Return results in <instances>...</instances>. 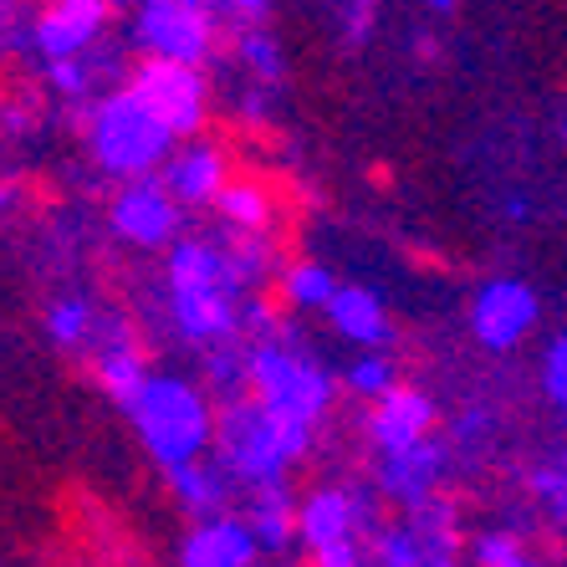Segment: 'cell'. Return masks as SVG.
<instances>
[{
  "mask_svg": "<svg viewBox=\"0 0 567 567\" xmlns=\"http://www.w3.org/2000/svg\"><path fill=\"white\" fill-rule=\"evenodd\" d=\"M266 266H271V251H266L261 236H240L236 251H225V277H230V291L251 287V281L266 277Z\"/></svg>",
  "mask_w": 567,
  "mask_h": 567,
  "instance_id": "603a6c76",
  "label": "cell"
},
{
  "mask_svg": "<svg viewBox=\"0 0 567 567\" xmlns=\"http://www.w3.org/2000/svg\"><path fill=\"white\" fill-rule=\"evenodd\" d=\"M215 205H220V215L236 225L240 236H261L266 220H271V199H266V189L251 185V179H230Z\"/></svg>",
  "mask_w": 567,
  "mask_h": 567,
  "instance_id": "44dd1931",
  "label": "cell"
},
{
  "mask_svg": "<svg viewBox=\"0 0 567 567\" xmlns=\"http://www.w3.org/2000/svg\"><path fill=\"white\" fill-rule=\"evenodd\" d=\"M506 215H512V220H527L532 205H527V199H506Z\"/></svg>",
  "mask_w": 567,
  "mask_h": 567,
  "instance_id": "e575fe53",
  "label": "cell"
},
{
  "mask_svg": "<svg viewBox=\"0 0 567 567\" xmlns=\"http://www.w3.org/2000/svg\"><path fill=\"white\" fill-rule=\"evenodd\" d=\"M47 78H52V87L62 97H82V93H87V66H82V56H78V62H52V66H47Z\"/></svg>",
  "mask_w": 567,
  "mask_h": 567,
  "instance_id": "1f68e13d",
  "label": "cell"
},
{
  "mask_svg": "<svg viewBox=\"0 0 567 567\" xmlns=\"http://www.w3.org/2000/svg\"><path fill=\"white\" fill-rule=\"evenodd\" d=\"M440 471H445V445L440 440H424V445L404 450V455H383V491L389 496H399L404 506H414L420 512L424 502H430V491H435Z\"/></svg>",
  "mask_w": 567,
  "mask_h": 567,
  "instance_id": "9a60e30c",
  "label": "cell"
},
{
  "mask_svg": "<svg viewBox=\"0 0 567 567\" xmlns=\"http://www.w3.org/2000/svg\"><path fill=\"white\" fill-rule=\"evenodd\" d=\"M343 16H348V37H353V41L369 37V27H373V6H343Z\"/></svg>",
  "mask_w": 567,
  "mask_h": 567,
  "instance_id": "d6a6232c",
  "label": "cell"
},
{
  "mask_svg": "<svg viewBox=\"0 0 567 567\" xmlns=\"http://www.w3.org/2000/svg\"><path fill=\"white\" fill-rule=\"evenodd\" d=\"M379 563L383 567H420V537L410 527H394L379 537Z\"/></svg>",
  "mask_w": 567,
  "mask_h": 567,
  "instance_id": "83f0119b",
  "label": "cell"
},
{
  "mask_svg": "<svg viewBox=\"0 0 567 567\" xmlns=\"http://www.w3.org/2000/svg\"><path fill=\"white\" fill-rule=\"evenodd\" d=\"M563 138H567V118H563Z\"/></svg>",
  "mask_w": 567,
  "mask_h": 567,
  "instance_id": "8d00e7d4",
  "label": "cell"
},
{
  "mask_svg": "<svg viewBox=\"0 0 567 567\" xmlns=\"http://www.w3.org/2000/svg\"><path fill=\"white\" fill-rule=\"evenodd\" d=\"M358 522H363V512H358V496H348V491H317L297 512V532H302L312 557L358 547Z\"/></svg>",
  "mask_w": 567,
  "mask_h": 567,
  "instance_id": "8fae6325",
  "label": "cell"
},
{
  "mask_svg": "<svg viewBox=\"0 0 567 567\" xmlns=\"http://www.w3.org/2000/svg\"><path fill=\"white\" fill-rule=\"evenodd\" d=\"M542 383H547V394H553V404L563 410V424H567V338H553L547 363H542Z\"/></svg>",
  "mask_w": 567,
  "mask_h": 567,
  "instance_id": "f1b7e54d",
  "label": "cell"
},
{
  "mask_svg": "<svg viewBox=\"0 0 567 567\" xmlns=\"http://www.w3.org/2000/svg\"><path fill=\"white\" fill-rule=\"evenodd\" d=\"M532 491H537L542 506H547L557 522H567V471H537L532 475Z\"/></svg>",
  "mask_w": 567,
  "mask_h": 567,
  "instance_id": "4dcf8cb0",
  "label": "cell"
},
{
  "mask_svg": "<svg viewBox=\"0 0 567 567\" xmlns=\"http://www.w3.org/2000/svg\"><path fill=\"white\" fill-rule=\"evenodd\" d=\"M491 424V414L486 410H471V414H461V420H455V440H475L481 435V430H486Z\"/></svg>",
  "mask_w": 567,
  "mask_h": 567,
  "instance_id": "836d02e7",
  "label": "cell"
},
{
  "mask_svg": "<svg viewBox=\"0 0 567 567\" xmlns=\"http://www.w3.org/2000/svg\"><path fill=\"white\" fill-rule=\"evenodd\" d=\"M281 287H287V302L291 307H328L332 297H338V281H332L322 266H312V261L291 266L287 277H281Z\"/></svg>",
  "mask_w": 567,
  "mask_h": 567,
  "instance_id": "7402d4cb",
  "label": "cell"
},
{
  "mask_svg": "<svg viewBox=\"0 0 567 567\" xmlns=\"http://www.w3.org/2000/svg\"><path fill=\"white\" fill-rule=\"evenodd\" d=\"M256 537L246 522H236V516H215V522H205V527H195L185 537V547H179V563L185 567H251L256 563Z\"/></svg>",
  "mask_w": 567,
  "mask_h": 567,
  "instance_id": "7c38bea8",
  "label": "cell"
},
{
  "mask_svg": "<svg viewBox=\"0 0 567 567\" xmlns=\"http://www.w3.org/2000/svg\"><path fill=\"white\" fill-rule=\"evenodd\" d=\"M11 199H16V185H0V210H6Z\"/></svg>",
  "mask_w": 567,
  "mask_h": 567,
  "instance_id": "d590c367",
  "label": "cell"
},
{
  "mask_svg": "<svg viewBox=\"0 0 567 567\" xmlns=\"http://www.w3.org/2000/svg\"><path fill=\"white\" fill-rule=\"evenodd\" d=\"M169 287L174 291L230 287V277H225V251L205 246V240H179V246H169Z\"/></svg>",
  "mask_w": 567,
  "mask_h": 567,
  "instance_id": "ac0fdd59",
  "label": "cell"
},
{
  "mask_svg": "<svg viewBox=\"0 0 567 567\" xmlns=\"http://www.w3.org/2000/svg\"><path fill=\"white\" fill-rule=\"evenodd\" d=\"M225 154L215 144H189L164 164V189L185 205H215L225 195Z\"/></svg>",
  "mask_w": 567,
  "mask_h": 567,
  "instance_id": "4fadbf2b",
  "label": "cell"
},
{
  "mask_svg": "<svg viewBox=\"0 0 567 567\" xmlns=\"http://www.w3.org/2000/svg\"><path fill=\"white\" fill-rule=\"evenodd\" d=\"M133 37L148 47L154 62L195 66L210 56L215 47V11L205 0H148L133 16Z\"/></svg>",
  "mask_w": 567,
  "mask_h": 567,
  "instance_id": "5b68a950",
  "label": "cell"
},
{
  "mask_svg": "<svg viewBox=\"0 0 567 567\" xmlns=\"http://www.w3.org/2000/svg\"><path fill=\"white\" fill-rule=\"evenodd\" d=\"M430 430H435V399L424 394V389H394L369 414V435L383 455H404V450L424 445Z\"/></svg>",
  "mask_w": 567,
  "mask_h": 567,
  "instance_id": "30bf717a",
  "label": "cell"
},
{
  "mask_svg": "<svg viewBox=\"0 0 567 567\" xmlns=\"http://www.w3.org/2000/svg\"><path fill=\"white\" fill-rule=\"evenodd\" d=\"M113 230H118L123 240H133V246H164V240H174V230H179V205H174V195L164 185L138 179V185H128L118 195V205H113Z\"/></svg>",
  "mask_w": 567,
  "mask_h": 567,
  "instance_id": "ba28073f",
  "label": "cell"
},
{
  "mask_svg": "<svg viewBox=\"0 0 567 567\" xmlns=\"http://www.w3.org/2000/svg\"><path fill=\"white\" fill-rule=\"evenodd\" d=\"M97 379H103V389H107L113 399H118L123 410H133V399L144 394L154 373L144 369V358L133 353L128 343H118V348H107V353L97 358Z\"/></svg>",
  "mask_w": 567,
  "mask_h": 567,
  "instance_id": "ffe728a7",
  "label": "cell"
},
{
  "mask_svg": "<svg viewBox=\"0 0 567 567\" xmlns=\"http://www.w3.org/2000/svg\"><path fill=\"white\" fill-rule=\"evenodd\" d=\"M215 445H220L225 475H240L251 491L281 486V475L291 465L277 414L266 410L261 399H230L215 420Z\"/></svg>",
  "mask_w": 567,
  "mask_h": 567,
  "instance_id": "277c9868",
  "label": "cell"
},
{
  "mask_svg": "<svg viewBox=\"0 0 567 567\" xmlns=\"http://www.w3.org/2000/svg\"><path fill=\"white\" fill-rule=\"evenodd\" d=\"M532 322H537V291H532L527 281L496 277V281H486V287L475 291L471 328L491 353H512V348L532 332Z\"/></svg>",
  "mask_w": 567,
  "mask_h": 567,
  "instance_id": "52a82bcc",
  "label": "cell"
},
{
  "mask_svg": "<svg viewBox=\"0 0 567 567\" xmlns=\"http://www.w3.org/2000/svg\"><path fill=\"white\" fill-rule=\"evenodd\" d=\"M246 527H251L261 553H281L291 542V532H297V512H291V502H287V486L251 491V516H246Z\"/></svg>",
  "mask_w": 567,
  "mask_h": 567,
  "instance_id": "d6986e66",
  "label": "cell"
},
{
  "mask_svg": "<svg viewBox=\"0 0 567 567\" xmlns=\"http://www.w3.org/2000/svg\"><path fill=\"white\" fill-rule=\"evenodd\" d=\"M169 486H174V496H179V506H185L189 516H205V522H215V516L225 512V496H230L225 465H205V461L169 471Z\"/></svg>",
  "mask_w": 567,
  "mask_h": 567,
  "instance_id": "e0dca14e",
  "label": "cell"
},
{
  "mask_svg": "<svg viewBox=\"0 0 567 567\" xmlns=\"http://www.w3.org/2000/svg\"><path fill=\"white\" fill-rule=\"evenodd\" d=\"M128 420L164 471L195 465L199 455H205V445L215 440L210 404L199 399L195 383L174 379V373H154V379H148V389L133 399Z\"/></svg>",
  "mask_w": 567,
  "mask_h": 567,
  "instance_id": "7a4b0ae2",
  "label": "cell"
},
{
  "mask_svg": "<svg viewBox=\"0 0 567 567\" xmlns=\"http://www.w3.org/2000/svg\"><path fill=\"white\" fill-rule=\"evenodd\" d=\"M328 317H332V328L358 348L389 343V312H383V302L369 287H338V297L328 302Z\"/></svg>",
  "mask_w": 567,
  "mask_h": 567,
  "instance_id": "2e32d148",
  "label": "cell"
},
{
  "mask_svg": "<svg viewBox=\"0 0 567 567\" xmlns=\"http://www.w3.org/2000/svg\"><path fill=\"white\" fill-rule=\"evenodd\" d=\"M169 307H174V322H179V332H185L189 343H225L240 322V307H236V291L230 287L174 291Z\"/></svg>",
  "mask_w": 567,
  "mask_h": 567,
  "instance_id": "5bb4252c",
  "label": "cell"
},
{
  "mask_svg": "<svg viewBox=\"0 0 567 567\" xmlns=\"http://www.w3.org/2000/svg\"><path fill=\"white\" fill-rule=\"evenodd\" d=\"M210 11H215V21H230V27H240V31H261L256 21H266L271 6H266V0H215Z\"/></svg>",
  "mask_w": 567,
  "mask_h": 567,
  "instance_id": "f546056e",
  "label": "cell"
},
{
  "mask_svg": "<svg viewBox=\"0 0 567 567\" xmlns=\"http://www.w3.org/2000/svg\"><path fill=\"white\" fill-rule=\"evenodd\" d=\"M107 16H113L107 0H56L37 21V47L52 56V62H78V52L93 47Z\"/></svg>",
  "mask_w": 567,
  "mask_h": 567,
  "instance_id": "9c48e42d",
  "label": "cell"
},
{
  "mask_svg": "<svg viewBox=\"0 0 567 567\" xmlns=\"http://www.w3.org/2000/svg\"><path fill=\"white\" fill-rule=\"evenodd\" d=\"M87 138H93L97 164L107 174H118V179H144L158 164H169L174 154V133L148 113V103L133 87L103 97L87 113Z\"/></svg>",
  "mask_w": 567,
  "mask_h": 567,
  "instance_id": "3957f363",
  "label": "cell"
},
{
  "mask_svg": "<svg viewBox=\"0 0 567 567\" xmlns=\"http://www.w3.org/2000/svg\"><path fill=\"white\" fill-rule=\"evenodd\" d=\"M133 93L148 103L164 128L174 138H185V133H199L205 123V78H199L195 66H174V62H138L133 66Z\"/></svg>",
  "mask_w": 567,
  "mask_h": 567,
  "instance_id": "8992f818",
  "label": "cell"
},
{
  "mask_svg": "<svg viewBox=\"0 0 567 567\" xmlns=\"http://www.w3.org/2000/svg\"><path fill=\"white\" fill-rule=\"evenodd\" d=\"M475 567H537V563L512 532H486V537H475Z\"/></svg>",
  "mask_w": 567,
  "mask_h": 567,
  "instance_id": "4316f807",
  "label": "cell"
},
{
  "mask_svg": "<svg viewBox=\"0 0 567 567\" xmlns=\"http://www.w3.org/2000/svg\"><path fill=\"white\" fill-rule=\"evenodd\" d=\"M246 363H251V399H261L266 410L277 414L281 440H287V455L291 461L307 455V445H312V424L322 420V410H328V399H332L328 373L317 369V363H307L302 353H287L281 343L251 348Z\"/></svg>",
  "mask_w": 567,
  "mask_h": 567,
  "instance_id": "6da1fadb",
  "label": "cell"
},
{
  "mask_svg": "<svg viewBox=\"0 0 567 567\" xmlns=\"http://www.w3.org/2000/svg\"><path fill=\"white\" fill-rule=\"evenodd\" d=\"M87 328H93V307L82 302V297H66V302H56L52 312H47V332H52V343H62V348H78L82 338H87Z\"/></svg>",
  "mask_w": 567,
  "mask_h": 567,
  "instance_id": "cb8c5ba5",
  "label": "cell"
},
{
  "mask_svg": "<svg viewBox=\"0 0 567 567\" xmlns=\"http://www.w3.org/2000/svg\"><path fill=\"white\" fill-rule=\"evenodd\" d=\"M348 389L363 399H389L399 389V373L389 358H358L353 369H348Z\"/></svg>",
  "mask_w": 567,
  "mask_h": 567,
  "instance_id": "484cf974",
  "label": "cell"
},
{
  "mask_svg": "<svg viewBox=\"0 0 567 567\" xmlns=\"http://www.w3.org/2000/svg\"><path fill=\"white\" fill-rule=\"evenodd\" d=\"M236 56L246 66H251L256 78H266V82H277L281 78V47L271 37H266V31H236Z\"/></svg>",
  "mask_w": 567,
  "mask_h": 567,
  "instance_id": "d4e9b609",
  "label": "cell"
}]
</instances>
